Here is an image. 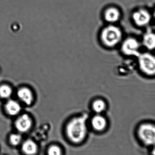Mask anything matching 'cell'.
<instances>
[{"mask_svg":"<svg viewBox=\"0 0 155 155\" xmlns=\"http://www.w3.org/2000/svg\"><path fill=\"white\" fill-rule=\"evenodd\" d=\"M87 114L74 117L66 125L65 132L69 141L74 144L83 142L87 134Z\"/></svg>","mask_w":155,"mask_h":155,"instance_id":"cell-1","label":"cell"},{"mask_svg":"<svg viewBox=\"0 0 155 155\" xmlns=\"http://www.w3.org/2000/svg\"><path fill=\"white\" fill-rule=\"evenodd\" d=\"M122 36V31L119 27L114 25H109L101 30V41L105 47L113 48L120 43Z\"/></svg>","mask_w":155,"mask_h":155,"instance_id":"cell-2","label":"cell"},{"mask_svg":"<svg viewBox=\"0 0 155 155\" xmlns=\"http://www.w3.org/2000/svg\"><path fill=\"white\" fill-rule=\"evenodd\" d=\"M137 135L139 139L145 146L154 145L155 142V125L148 122L142 123L138 127Z\"/></svg>","mask_w":155,"mask_h":155,"instance_id":"cell-3","label":"cell"},{"mask_svg":"<svg viewBox=\"0 0 155 155\" xmlns=\"http://www.w3.org/2000/svg\"><path fill=\"white\" fill-rule=\"evenodd\" d=\"M138 58L139 68L144 75L149 77L155 74V59L152 54L148 52L140 53Z\"/></svg>","mask_w":155,"mask_h":155,"instance_id":"cell-4","label":"cell"},{"mask_svg":"<svg viewBox=\"0 0 155 155\" xmlns=\"http://www.w3.org/2000/svg\"><path fill=\"white\" fill-rule=\"evenodd\" d=\"M140 43L138 41L132 37L127 38L123 41L121 51L124 55L137 57L140 54L139 51Z\"/></svg>","mask_w":155,"mask_h":155,"instance_id":"cell-5","label":"cell"},{"mask_svg":"<svg viewBox=\"0 0 155 155\" xmlns=\"http://www.w3.org/2000/svg\"><path fill=\"white\" fill-rule=\"evenodd\" d=\"M132 19L134 23L137 27H144L150 22L151 16L147 10L140 8L132 13Z\"/></svg>","mask_w":155,"mask_h":155,"instance_id":"cell-6","label":"cell"},{"mask_svg":"<svg viewBox=\"0 0 155 155\" xmlns=\"http://www.w3.org/2000/svg\"><path fill=\"white\" fill-rule=\"evenodd\" d=\"M120 18V11L116 7H109L104 11V19L106 21L110 24L116 23L119 20Z\"/></svg>","mask_w":155,"mask_h":155,"instance_id":"cell-7","label":"cell"},{"mask_svg":"<svg viewBox=\"0 0 155 155\" xmlns=\"http://www.w3.org/2000/svg\"><path fill=\"white\" fill-rule=\"evenodd\" d=\"M91 124L94 130L101 132L106 129L107 122L106 118L100 115V114H97L91 118Z\"/></svg>","mask_w":155,"mask_h":155,"instance_id":"cell-8","label":"cell"},{"mask_svg":"<svg viewBox=\"0 0 155 155\" xmlns=\"http://www.w3.org/2000/svg\"><path fill=\"white\" fill-rule=\"evenodd\" d=\"M31 123L30 117L27 114H24L20 117L16 121V128L20 132H26L31 127Z\"/></svg>","mask_w":155,"mask_h":155,"instance_id":"cell-9","label":"cell"},{"mask_svg":"<svg viewBox=\"0 0 155 155\" xmlns=\"http://www.w3.org/2000/svg\"><path fill=\"white\" fill-rule=\"evenodd\" d=\"M18 95L19 98L27 105L31 104L33 100L32 93L27 88H22L19 90L18 92Z\"/></svg>","mask_w":155,"mask_h":155,"instance_id":"cell-10","label":"cell"},{"mask_svg":"<svg viewBox=\"0 0 155 155\" xmlns=\"http://www.w3.org/2000/svg\"><path fill=\"white\" fill-rule=\"evenodd\" d=\"M143 46L149 50H152L155 47V35L153 32L148 31L145 33L142 39Z\"/></svg>","mask_w":155,"mask_h":155,"instance_id":"cell-11","label":"cell"},{"mask_svg":"<svg viewBox=\"0 0 155 155\" xmlns=\"http://www.w3.org/2000/svg\"><path fill=\"white\" fill-rule=\"evenodd\" d=\"M23 152L28 155L36 154L38 151V147L36 143L32 140H28L23 143L22 146Z\"/></svg>","mask_w":155,"mask_h":155,"instance_id":"cell-12","label":"cell"},{"mask_svg":"<svg viewBox=\"0 0 155 155\" xmlns=\"http://www.w3.org/2000/svg\"><path fill=\"white\" fill-rule=\"evenodd\" d=\"M6 110L9 115L15 116L17 115L21 110V107L19 103L13 100H10L6 105Z\"/></svg>","mask_w":155,"mask_h":155,"instance_id":"cell-13","label":"cell"},{"mask_svg":"<svg viewBox=\"0 0 155 155\" xmlns=\"http://www.w3.org/2000/svg\"><path fill=\"white\" fill-rule=\"evenodd\" d=\"M91 107L94 112L97 114H100L106 109V102L103 100L100 99L95 100L92 102Z\"/></svg>","mask_w":155,"mask_h":155,"instance_id":"cell-14","label":"cell"},{"mask_svg":"<svg viewBox=\"0 0 155 155\" xmlns=\"http://www.w3.org/2000/svg\"><path fill=\"white\" fill-rule=\"evenodd\" d=\"M12 90L7 85H2L0 87V97L3 98H8L11 96Z\"/></svg>","mask_w":155,"mask_h":155,"instance_id":"cell-15","label":"cell"},{"mask_svg":"<svg viewBox=\"0 0 155 155\" xmlns=\"http://www.w3.org/2000/svg\"><path fill=\"white\" fill-rule=\"evenodd\" d=\"M21 140V137L18 134H12L10 137V141L13 146L18 145Z\"/></svg>","mask_w":155,"mask_h":155,"instance_id":"cell-16","label":"cell"},{"mask_svg":"<svg viewBox=\"0 0 155 155\" xmlns=\"http://www.w3.org/2000/svg\"><path fill=\"white\" fill-rule=\"evenodd\" d=\"M48 153L50 155H60L61 154V149L58 146L54 145L49 148Z\"/></svg>","mask_w":155,"mask_h":155,"instance_id":"cell-17","label":"cell"}]
</instances>
